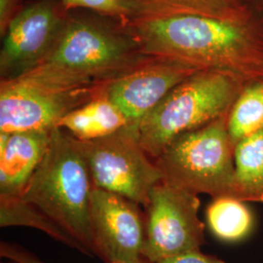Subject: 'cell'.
Here are the masks:
<instances>
[{
  "label": "cell",
  "mask_w": 263,
  "mask_h": 263,
  "mask_svg": "<svg viewBox=\"0 0 263 263\" xmlns=\"http://www.w3.org/2000/svg\"><path fill=\"white\" fill-rule=\"evenodd\" d=\"M145 56L164 57L229 72L245 84L263 82V19L233 22L203 16L123 23Z\"/></svg>",
  "instance_id": "cell-1"
},
{
  "label": "cell",
  "mask_w": 263,
  "mask_h": 263,
  "mask_svg": "<svg viewBox=\"0 0 263 263\" xmlns=\"http://www.w3.org/2000/svg\"><path fill=\"white\" fill-rule=\"evenodd\" d=\"M147 57L121 21L69 10L56 45L28 72L69 84L104 86Z\"/></svg>",
  "instance_id": "cell-2"
},
{
  "label": "cell",
  "mask_w": 263,
  "mask_h": 263,
  "mask_svg": "<svg viewBox=\"0 0 263 263\" xmlns=\"http://www.w3.org/2000/svg\"><path fill=\"white\" fill-rule=\"evenodd\" d=\"M93 187L79 141L57 127L51 131L47 151L22 197L71 236L83 254L93 256L90 221Z\"/></svg>",
  "instance_id": "cell-3"
},
{
  "label": "cell",
  "mask_w": 263,
  "mask_h": 263,
  "mask_svg": "<svg viewBox=\"0 0 263 263\" xmlns=\"http://www.w3.org/2000/svg\"><path fill=\"white\" fill-rule=\"evenodd\" d=\"M246 85L218 69H201L189 76L137 125L141 147L156 159L179 136L228 114Z\"/></svg>",
  "instance_id": "cell-4"
},
{
  "label": "cell",
  "mask_w": 263,
  "mask_h": 263,
  "mask_svg": "<svg viewBox=\"0 0 263 263\" xmlns=\"http://www.w3.org/2000/svg\"><path fill=\"white\" fill-rule=\"evenodd\" d=\"M228 114L172 141L155 159L162 181L193 194L238 198Z\"/></svg>",
  "instance_id": "cell-5"
},
{
  "label": "cell",
  "mask_w": 263,
  "mask_h": 263,
  "mask_svg": "<svg viewBox=\"0 0 263 263\" xmlns=\"http://www.w3.org/2000/svg\"><path fill=\"white\" fill-rule=\"evenodd\" d=\"M104 86L69 84L31 72L1 80L0 133L51 132L67 113L102 94Z\"/></svg>",
  "instance_id": "cell-6"
},
{
  "label": "cell",
  "mask_w": 263,
  "mask_h": 263,
  "mask_svg": "<svg viewBox=\"0 0 263 263\" xmlns=\"http://www.w3.org/2000/svg\"><path fill=\"white\" fill-rule=\"evenodd\" d=\"M95 187L128 198L142 207L162 181L155 160L141 147L136 128L127 126L93 141H79Z\"/></svg>",
  "instance_id": "cell-7"
},
{
  "label": "cell",
  "mask_w": 263,
  "mask_h": 263,
  "mask_svg": "<svg viewBox=\"0 0 263 263\" xmlns=\"http://www.w3.org/2000/svg\"><path fill=\"white\" fill-rule=\"evenodd\" d=\"M196 194L163 181L151 189L145 209L143 256L149 263L201 250L205 226L199 217Z\"/></svg>",
  "instance_id": "cell-8"
},
{
  "label": "cell",
  "mask_w": 263,
  "mask_h": 263,
  "mask_svg": "<svg viewBox=\"0 0 263 263\" xmlns=\"http://www.w3.org/2000/svg\"><path fill=\"white\" fill-rule=\"evenodd\" d=\"M68 11L62 0L25 3L2 35L1 80L28 72L48 56L60 37Z\"/></svg>",
  "instance_id": "cell-9"
},
{
  "label": "cell",
  "mask_w": 263,
  "mask_h": 263,
  "mask_svg": "<svg viewBox=\"0 0 263 263\" xmlns=\"http://www.w3.org/2000/svg\"><path fill=\"white\" fill-rule=\"evenodd\" d=\"M140 204L93 187L90 221L95 255L106 263H145V216ZM149 263V262H148Z\"/></svg>",
  "instance_id": "cell-10"
},
{
  "label": "cell",
  "mask_w": 263,
  "mask_h": 263,
  "mask_svg": "<svg viewBox=\"0 0 263 263\" xmlns=\"http://www.w3.org/2000/svg\"><path fill=\"white\" fill-rule=\"evenodd\" d=\"M201 68L178 60L148 56L104 86L102 95L117 105L137 127L170 92Z\"/></svg>",
  "instance_id": "cell-11"
},
{
  "label": "cell",
  "mask_w": 263,
  "mask_h": 263,
  "mask_svg": "<svg viewBox=\"0 0 263 263\" xmlns=\"http://www.w3.org/2000/svg\"><path fill=\"white\" fill-rule=\"evenodd\" d=\"M51 132L0 133V197H21L47 151Z\"/></svg>",
  "instance_id": "cell-12"
},
{
  "label": "cell",
  "mask_w": 263,
  "mask_h": 263,
  "mask_svg": "<svg viewBox=\"0 0 263 263\" xmlns=\"http://www.w3.org/2000/svg\"><path fill=\"white\" fill-rule=\"evenodd\" d=\"M127 3L129 20L193 15L247 22L258 17L244 0H127Z\"/></svg>",
  "instance_id": "cell-13"
},
{
  "label": "cell",
  "mask_w": 263,
  "mask_h": 263,
  "mask_svg": "<svg viewBox=\"0 0 263 263\" xmlns=\"http://www.w3.org/2000/svg\"><path fill=\"white\" fill-rule=\"evenodd\" d=\"M130 123L122 110L104 95L73 109L58 123V128L76 140L93 141L120 131Z\"/></svg>",
  "instance_id": "cell-14"
},
{
  "label": "cell",
  "mask_w": 263,
  "mask_h": 263,
  "mask_svg": "<svg viewBox=\"0 0 263 263\" xmlns=\"http://www.w3.org/2000/svg\"><path fill=\"white\" fill-rule=\"evenodd\" d=\"M239 199L263 204V128L234 146Z\"/></svg>",
  "instance_id": "cell-15"
},
{
  "label": "cell",
  "mask_w": 263,
  "mask_h": 263,
  "mask_svg": "<svg viewBox=\"0 0 263 263\" xmlns=\"http://www.w3.org/2000/svg\"><path fill=\"white\" fill-rule=\"evenodd\" d=\"M209 229L218 240L236 243L254 229V216L246 202L231 196L213 198L206 211Z\"/></svg>",
  "instance_id": "cell-16"
},
{
  "label": "cell",
  "mask_w": 263,
  "mask_h": 263,
  "mask_svg": "<svg viewBox=\"0 0 263 263\" xmlns=\"http://www.w3.org/2000/svg\"><path fill=\"white\" fill-rule=\"evenodd\" d=\"M0 226H28L46 234L69 248L83 253L82 248L65 230L34 205L22 197H0Z\"/></svg>",
  "instance_id": "cell-17"
},
{
  "label": "cell",
  "mask_w": 263,
  "mask_h": 263,
  "mask_svg": "<svg viewBox=\"0 0 263 263\" xmlns=\"http://www.w3.org/2000/svg\"><path fill=\"white\" fill-rule=\"evenodd\" d=\"M228 133L235 146L238 141L263 128V82L247 84L231 106Z\"/></svg>",
  "instance_id": "cell-18"
},
{
  "label": "cell",
  "mask_w": 263,
  "mask_h": 263,
  "mask_svg": "<svg viewBox=\"0 0 263 263\" xmlns=\"http://www.w3.org/2000/svg\"><path fill=\"white\" fill-rule=\"evenodd\" d=\"M67 10H87L121 21L130 19L127 0H62Z\"/></svg>",
  "instance_id": "cell-19"
},
{
  "label": "cell",
  "mask_w": 263,
  "mask_h": 263,
  "mask_svg": "<svg viewBox=\"0 0 263 263\" xmlns=\"http://www.w3.org/2000/svg\"><path fill=\"white\" fill-rule=\"evenodd\" d=\"M0 254L2 257H5L14 263H46L18 245L7 242H1Z\"/></svg>",
  "instance_id": "cell-20"
},
{
  "label": "cell",
  "mask_w": 263,
  "mask_h": 263,
  "mask_svg": "<svg viewBox=\"0 0 263 263\" xmlns=\"http://www.w3.org/2000/svg\"><path fill=\"white\" fill-rule=\"evenodd\" d=\"M25 5L24 0H0V34H4L11 20Z\"/></svg>",
  "instance_id": "cell-21"
},
{
  "label": "cell",
  "mask_w": 263,
  "mask_h": 263,
  "mask_svg": "<svg viewBox=\"0 0 263 263\" xmlns=\"http://www.w3.org/2000/svg\"><path fill=\"white\" fill-rule=\"evenodd\" d=\"M158 263H226L216 256L204 254L201 250L191 251L174 257L164 259Z\"/></svg>",
  "instance_id": "cell-22"
},
{
  "label": "cell",
  "mask_w": 263,
  "mask_h": 263,
  "mask_svg": "<svg viewBox=\"0 0 263 263\" xmlns=\"http://www.w3.org/2000/svg\"><path fill=\"white\" fill-rule=\"evenodd\" d=\"M254 13L263 19V0H244Z\"/></svg>",
  "instance_id": "cell-23"
}]
</instances>
